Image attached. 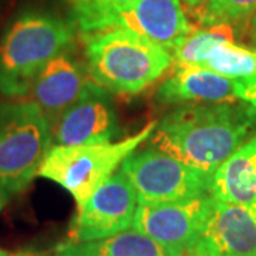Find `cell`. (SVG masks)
<instances>
[{
    "instance_id": "25",
    "label": "cell",
    "mask_w": 256,
    "mask_h": 256,
    "mask_svg": "<svg viewBox=\"0 0 256 256\" xmlns=\"http://www.w3.org/2000/svg\"><path fill=\"white\" fill-rule=\"evenodd\" d=\"M2 206H3V201H2V196H0V210H2Z\"/></svg>"
},
{
    "instance_id": "22",
    "label": "cell",
    "mask_w": 256,
    "mask_h": 256,
    "mask_svg": "<svg viewBox=\"0 0 256 256\" xmlns=\"http://www.w3.org/2000/svg\"><path fill=\"white\" fill-rule=\"evenodd\" d=\"M182 2H185L188 6H200L205 0H182Z\"/></svg>"
},
{
    "instance_id": "5",
    "label": "cell",
    "mask_w": 256,
    "mask_h": 256,
    "mask_svg": "<svg viewBox=\"0 0 256 256\" xmlns=\"http://www.w3.org/2000/svg\"><path fill=\"white\" fill-rule=\"evenodd\" d=\"M52 142L50 120L36 102L0 104V191L26 190Z\"/></svg>"
},
{
    "instance_id": "26",
    "label": "cell",
    "mask_w": 256,
    "mask_h": 256,
    "mask_svg": "<svg viewBox=\"0 0 256 256\" xmlns=\"http://www.w3.org/2000/svg\"><path fill=\"white\" fill-rule=\"evenodd\" d=\"M18 256H37V255H18Z\"/></svg>"
},
{
    "instance_id": "12",
    "label": "cell",
    "mask_w": 256,
    "mask_h": 256,
    "mask_svg": "<svg viewBox=\"0 0 256 256\" xmlns=\"http://www.w3.org/2000/svg\"><path fill=\"white\" fill-rule=\"evenodd\" d=\"M90 80L87 66L78 62L68 48L53 57L40 70L30 88V100L54 121L86 90Z\"/></svg>"
},
{
    "instance_id": "11",
    "label": "cell",
    "mask_w": 256,
    "mask_h": 256,
    "mask_svg": "<svg viewBox=\"0 0 256 256\" xmlns=\"http://www.w3.org/2000/svg\"><path fill=\"white\" fill-rule=\"evenodd\" d=\"M192 250L202 256H256V215L246 206L214 198Z\"/></svg>"
},
{
    "instance_id": "1",
    "label": "cell",
    "mask_w": 256,
    "mask_h": 256,
    "mask_svg": "<svg viewBox=\"0 0 256 256\" xmlns=\"http://www.w3.org/2000/svg\"><path fill=\"white\" fill-rule=\"evenodd\" d=\"M256 112L244 101L196 102L171 111L150 137V146L214 175L248 140Z\"/></svg>"
},
{
    "instance_id": "19",
    "label": "cell",
    "mask_w": 256,
    "mask_h": 256,
    "mask_svg": "<svg viewBox=\"0 0 256 256\" xmlns=\"http://www.w3.org/2000/svg\"><path fill=\"white\" fill-rule=\"evenodd\" d=\"M234 92L238 100L246 102L256 112V78H235Z\"/></svg>"
},
{
    "instance_id": "9",
    "label": "cell",
    "mask_w": 256,
    "mask_h": 256,
    "mask_svg": "<svg viewBox=\"0 0 256 256\" xmlns=\"http://www.w3.org/2000/svg\"><path fill=\"white\" fill-rule=\"evenodd\" d=\"M210 194L174 202H138L132 226L168 248L192 250L212 208Z\"/></svg>"
},
{
    "instance_id": "16",
    "label": "cell",
    "mask_w": 256,
    "mask_h": 256,
    "mask_svg": "<svg viewBox=\"0 0 256 256\" xmlns=\"http://www.w3.org/2000/svg\"><path fill=\"white\" fill-rule=\"evenodd\" d=\"M226 42H234L230 24H215L204 30H194L172 52V60L178 67L202 66L214 47Z\"/></svg>"
},
{
    "instance_id": "6",
    "label": "cell",
    "mask_w": 256,
    "mask_h": 256,
    "mask_svg": "<svg viewBox=\"0 0 256 256\" xmlns=\"http://www.w3.org/2000/svg\"><path fill=\"white\" fill-rule=\"evenodd\" d=\"M84 34L126 28L166 48L171 54L194 28L180 0H134L122 6L74 10Z\"/></svg>"
},
{
    "instance_id": "10",
    "label": "cell",
    "mask_w": 256,
    "mask_h": 256,
    "mask_svg": "<svg viewBox=\"0 0 256 256\" xmlns=\"http://www.w3.org/2000/svg\"><path fill=\"white\" fill-rule=\"evenodd\" d=\"M118 134V117L112 101L92 80L82 96L52 121V141L56 146L111 142Z\"/></svg>"
},
{
    "instance_id": "23",
    "label": "cell",
    "mask_w": 256,
    "mask_h": 256,
    "mask_svg": "<svg viewBox=\"0 0 256 256\" xmlns=\"http://www.w3.org/2000/svg\"><path fill=\"white\" fill-rule=\"evenodd\" d=\"M184 256H202L201 254H198V252H194V250H191V252H186Z\"/></svg>"
},
{
    "instance_id": "13",
    "label": "cell",
    "mask_w": 256,
    "mask_h": 256,
    "mask_svg": "<svg viewBox=\"0 0 256 256\" xmlns=\"http://www.w3.org/2000/svg\"><path fill=\"white\" fill-rule=\"evenodd\" d=\"M156 100L165 104L180 102H220L238 100L234 80L201 66L178 67L156 92Z\"/></svg>"
},
{
    "instance_id": "7",
    "label": "cell",
    "mask_w": 256,
    "mask_h": 256,
    "mask_svg": "<svg viewBox=\"0 0 256 256\" xmlns=\"http://www.w3.org/2000/svg\"><path fill=\"white\" fill-rule=\"evenodd\" d=\"M120 170L132 184L138 202H174L206 195L214 176L154 146L136 150Z\"/></svg>"
},
{
    "instance_id": "15",
    "label": "cell",
    "mask_w": 256,
    "mask_h": 256,
    "mask_svg": "<svg viewBox=\"0 0 256 256\" xmlns=\"http://www.w3.org/2000/svg\"><path fill=\"white\" fill-rule=\"evenodd\" d=\"M185 254L182 249L165 246L136 229L97 240L67 242L56 249V256H184Z\"/></svg>"
},
{
    "instance_id": "4",
    "label": "cell",
    "mask_w": 256,
    "mask_h": 256,
    "mask_svg": "<svg viewBox=\"0 0 256 256\" xmlns=\"http://www.w3.org/2000/svg\"><path fill=\"white\" fill-rule=\"evenodd\" d=\"M156 121L117 142L53 146L38 168L40 176L62 185L80 205L121 166L122 161L152 136Z\"/></svg>"
},
{
    "instance_id": "2",
    "label": "cell",
    "mask_w": 256,
    "mask_h": 256,
    "mask_svg": "<svg viewBox=\"0 0 256 256\" xmlns=\"http://www.w3.org/2000/svg\"><path fill=\"white\" fill-rule=\"evenodd\" d=\"M86 66L94 82L118 94H137L170 68L172 54L126 28L82 34Z\"/></svg>"
},
{
    "instance_id": "18",
    "label": "cell",
    "mask_w": 256,
    "mask_h": 256,
    "mask_svg": "<svg viewBox=\"0 0 256 256\" xmlns=\"http://www.w3.org/2000/svg\"><path fill=\"white\" fill-rule=\"evenodd\" d=\"M256 0H205L200 20L205 26L232 24L254 16Z\"/></svg>"
},
{
    "instance_id": "24",
    "label": "cell",
    "mask_w": 256,
    "mask_h": 256,
    "mask_svg": "<svg viewBox=\"0 0 256 256\" xmlns=\"http://www.w3.org/2000/svg\"><path fill=\"white\" fill-rule=\"evenodd\" d=\"M0 256H9V254H8V252H4V250H2V249H0Z\"/></svg>"
},
{
    "instance_id": "20",
    "label": "cell",
    "mask_w": 256,
    "mask_h": 256,
    "mask_svg": "<svg viewBox=\"0 0 256 256\" xmlns=\"http://www.w3.org/2000/svg\"><path fill=\"white\" fill-rule=\"evenodd\" d=\"M74 10L97 9V8H110V6H122L134 0H70Z\"/></svg>"
},
{
    "instance_id": "21",
    "label": "cell",
    "mask_w": 256,
    "mask_h": 256,
    "mask_svg": "<svg viewBox=\"0 0 256 256\" xmlns=\"http://www.w3.org/2000/svg\"><path fill=\"white\" fill-rule=\"evenodd\" d=\"M250 33H252L254 42L256 43V10L255 13H254V16H252V20H250Z\"/></svg>"
},
{
    "instance_id": "8",
    "label": "cell",
    "mask_w": 256,
    "mask_h": 256,
    "mask_svg": "<svg viewBox=\"0 0 256 256\" xmlns=\"http://www.w3.org/2000/svg\"><path fill=\"white\" fill-rule=\"evenodd\" d=\"M138 198L132 184L118 170L88 200L77 205L68 238L87 242L108 238L132 226Z\"/></svg>"
},
{
    "instance_id": "3",
    "label": "cell",
    "mask_w": 256,
    "mask_h": 256,
    "mask_svg": "<svg viewBox=\"0 0 256 256\" xmlns=\"http://www.w3.org/2000/svg\"><path fill=\"white\" fill-rule=\"evenodd\" d=\"M73 40L74 26L64 18L46 13L18 18L0 40V92L28 96L40 70Z\"/></svg>"
},
{
    "instance_id": "17",
    "label": "cell",
    "mask_w": 256,
    "mask_h": 256,
    "mask_svg": "<svg viewBox=\"0 0 256 256\" xmlns=\"http://www.w3.org/2000/svg\"><path fill=\"white\" fill-rule=\"evenodd\" d=\"M201 67H208L232 80L256 78V50L234 42L220 43L210 50Z\"/></svg>"
},
{
    "instance_id": "14",
    "label": "cell",
    "mask_w": 256,
    "mask_h": 256,
    "mask_svg": "<svg viewBox=\"0 0 256 256\" xmlns=\"http://www.w3.org/2000/svg\"><path fill=\"white\" fill-rule=\"evenodd\" d=\"M210 194L222 202L246 206L256 215V134L216 170Z\"/></svg>"
}]
</instances>
